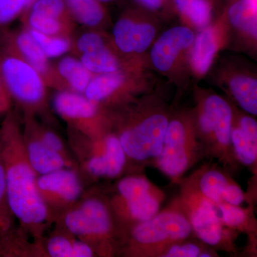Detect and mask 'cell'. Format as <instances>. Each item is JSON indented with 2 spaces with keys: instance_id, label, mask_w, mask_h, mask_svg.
I'll list each match as a JSON object with an SVG mask.
<instances>
[{
  "instance_id": "6da1fadb",
  "label": "cell",
  "mask_w": 257,
  "mask_h": 257,
  "mask_svg": "<svg viewBox=\"0 0 257 257\" xmlns=\"http://www.w3.org/2000/svg\"><path fill=\"white\" fill-rule=\"evenodd\" d=\"M0 162L13 215L29 229H40L50 220V214L39 192L37 174L29 162L23 135L12 114L0 127Z\"/></svg>"
},
{
  "instance_id": "7a4b0ae2",
  "label": "cell",
  "mask_w": 257,
  "mask_h": 257,
  "mask_svg": "<svg viewBox=\"0 0 257 257\" xmlns=\"http://www.w3.org/2000/svg\"><path fill=\"white\" fill-rule=\"evenodd\" d=\"M0 75L12 99L29 111L42 109L47 99V84L40 74L19 56L0 55Z\"/></svg>"
},
{
  "instance_id": "3957f363",
  "label": "cell",
  "mask_w": 257,
  "mask_h": 257,
  "mask_svg": "<svg viewBox=\"0 0 257 257\" xmlns=\"http://www.w3.org/2000/svg\"><path fill=\"white\" fill-rule=\"evenodd\" d=\"M63 221L71 234L88 243L110 234L113 226L109 209L102 201L94 197L74 204L65 211Z\"/></svg>"
},
{
  "instance_id": "277c9868",
  "label": "cell",
  "mask_w": 257,
  "mask_h": 257,
  "mask_svg": "<svg viewBox=\"0 0 257 257\" xmlns=\"http://www.w3.org/2000/svg\"><path fill=\"white\" fill-rule=\"evenodd\" d=\"M168 120L154 114L141 123L124 130L119 138L126 156L137 161L158 157L162 150Z\"/></svg>"
},
{
  "instance_id": "5b68a950",
  "label": "cell",
  "mask_w": 257,
  "mask_h": 257,
  "mask_svg": "<svg viewBox=\"0 0 257 257\" xmlns=\"http://www.w3.org/2000/svg\"><path fill=\"white\" fill-rule=\"evenodd\" d=\"M195 145L185 125L173 120L168 123L157 165L165 175L176 178L188 169Z\"/></svg>"
},
{
  "instance_id": "8992f818",
  "label": "cell",
  "mask_w": 257,
  "mask_h": 257,
  "mask_svg": "<svg viewBox=\"0 0 257 257\" xmlns=\"http://www.w3.org/2000/svg\"><path fill=\"white\" fill-rule=\"evenodd\" d=\"M191 231L192 226L185 216L166 211L141 221L134 228L132 236L139 244L151 246L186 239Z\"/></svg>"
},
{
  "instance_id": "52a82bcc",
  "label": "cell",
  "mask_w": 257,
  "mask_h": 257,
  "mask_svg": "<svg viewBox=\"0 0 257 257\" xmlns=\"http://www.w3.org/2000/svg\"><path fill=\"white\" fill-rule=\"evenodd\" d=\"M37 183L50 215L53 209L64 210L72 207L83 192L77 172L67 167L39 176Z\"/></svg>"
},
{
  "instance_id": "ba28073f",
  "label": "cell",
  "mask_w": 257,
  "mask_h": 257,
  "mask_svg": "<svg viewBox=\"0 0 257 257\" xmlns=\"http://www.w3.org/2000/svg\"><path fill=\"white\" fill-rule=\"evenodd\" d=\"M118 190L133 219L141 222L158 213L160 196L147 179L135 176L125 177L118 184Z\"/></svg>"
},
{
  "instance_id": "9c48e42d",
  "label": "cell",
  "mask_w": 257,
  "mask_h": 257,
  "mask_svg": "<svg viewBox=\"0 0 257 257\" xmlns=\"http://www.w3.org/2000/svg\"><path fill=\"white\" fill-rule=\"evenodd\" d=\"M54 107L71 126L87 137H94L92 122L98 114L97 103L83 94L69 90L60 91L54 97Z\"/></svg>"
},
{
  "instance_id": "30bf717a",
  "label": "cell",
  "mask_w": 257,
  "mask_h": 257,
  "mask_svg": "<svg viewBox=\"0 0 257 257\" xmlns=\"http://www.w3.org/2000/svg\"><path fill=\"white\" fill-rule=\"evenodd\" d=\"M8 52L28 62L40 74L47 86L57 88L60 91L65 90L55 67L50 63V59L44 53L28 29L19 32L10 39Z\"/></svg>"
},
{
  "instance_id": "8fae6325",
  "label": "cell",
  "mask_w": 257,
  "mask_h": 257,
  "mask_svg": "<svg viewBox=\"0 0 257 257\" xmlns=\"http://www.w3.org/2000/svg\"><path fill=\"white\" fill-rule=\"evenodd\" d=\"M91 153L84 160L86 170L95 177H117L126 163V155L119 138L106 137L101 143L95 144Z\"/></svg>"
},
{
  "instance_id": "7c38bea8",
  "label": "cell",
  "mask_w": 257,
  "mask_h": 257,
  "mask_svg": "<svg viewBox=\"0 0 257 257\" xmlns=\"http://www.w3.org/2000/svg\"><path fill=\"white\" fill-rule=\"evenodd\" d=\"M232 111L220 96H209L204 103L199 117V126L203 133L214 135L219 145L224 147L231 143Z\"/></svg>"
},
{
  "instance_id": "4fadbf2b",
  "label": "cell",
  "mask_w": 257,
  "mask_h": 257,
  "mask_svg": "<svg viewBox=\"0 0 257 257\" xmlns=\"http://www.w3.org/2000/svg\"><path fill=\"white\" fill-rule=\"evenodd\" d=\"M194 40V33L185 27H176L167 30L152 47V63L159 70L168 71L179 53L190 47Z\"/></svg>"
},
{
  "instance_id": "5bb4252c",
  "label": "cell",
  "mask_w": 257,
  "mask_h": 257,
  "mask_svg": "<svg viewBox=\"0 0 257 257\" xmlns=\"http://www.w3.org/2000/svg\"><path fill=\"white\" fill-rule=\"evenodd\" d=\"M23 135L29 162L37 175H46L63 168H71L69 163L58 152L51 150L38 138L31 121Z\"/></svg>"
},
{
  "instance_id": "9a60e30c",
  "label": "cell",
  "mask_w": 257,
  "mask_h": 257,
  "mask_svg": "<svg viewBox=\"0 0 257 257\" xmlns=\"http://www.w3.org/2000/svg\"><path fill=\"white\" fill-rule=\"evenodd\" d=\"M156 30L149 24L138 23L121 19L114 25L113 36L115 45L124 53H142L151 45Z\"/></svg>"
},
{
  "instance_id": "2e32d148",
  "label": "cell",
  "mask_w": 257,
  "mask_h": 257,
  "mask_svg": "<svg viewBox=\"0 0 257 257\" xmlns=\"http://www.w3.org/2000/svg\"><path fill=\"white\" fill-rule=\"evenodd\" d=\"M215 205L204 197H198L192 204L189 222L197 236L209 245L219 243L222 232Z\"/></svg>"
},
{
  "instance_id": "e0dca14e",
  "label": "cell",
  "mask_w": 257,
  "mask_h": 257,
  "mask_svg": "<svg viewBox=\"0 0 257 257\" xmlns=\"http://www.w3.org/2000/svg\"><path fill=\"white\" fill-rule=\"evenodd\" d=\"M231 142L240 162L252 165L257 157V124L256 120L244 116L240 121V127L231 130Z\"/></svg>"
},
{
  "instance_id": "ac0fdd59",
  "label": "cell",
  "mask_w": 257,
  "mask_h": 257,
  "mask_svg": "<svg viewBox=\"0 0 257 257\" xmlns=\"http://www.w3.org/2000/svg\"><path fill=\"white\" fill-rule=\"evenodd\" d=\"M65 90L84 94L94 74L91 73L79 59L67 56L55 67Z\"/></svg>"
},
{
  "instance_id": "d6986e66",
  "label": "cell",
  "mask_w": 257,
  "mask_h": 257,
  "mask_svg": "<svg viewBox=\"0 0 257 257\" xmlns=\"http://www.w3.org/2000/svg\"><path fill=\"white\" fill-rule=\"evenodd\" d=\"M193 43L191 56L193 69L198 74H205L212 63L217 49L214 31L211 29L204 30L197 35Z\"/></svg>"
},
{
  "instance_id": "ffe728a7",
  "label": "cell",
  "mask_w": 257,
  "mask_h": 257,
  "mask_svg": "<svg viewBox=\"0 0 257 257\" xmlns=\"http://www.w3.org/2000/svg\"><path fill=\"white\" fill-rule=\"evenodd\" d=\"M124 80V76L119 72L96 74L93 76L83 94L99 104L116 92Z\"/></svg>"
},
{
  "instance_id": "44dd1931",
  "label": "cell",
  "mask_w": 257,
  "mask_h": 257,
  "mask_svg": "<svg viewBox=\"0 0 257 257\" xmlns=\"http://www.w3.org/2000/svg\"><path fill=\"white\" fill-rule=\"evenodd\" d=\"M79 60L94 75L119 72V61L106 45L82 54Z\"/></svg>"
},
{
  "instance_id": "7402d4cb",
  "label": "cell",
  "mask_w": 257,
  "mask_h": 257,
  "mask_svg": "<svg viewBox=\"0 0 257 257\" xmlns=\"http://www.w3.org/2000/svg\"><path fill=\"white\" fill-rule=\"evenodd\" d=\"M229 87L235 99L243 110L256 115V79L244 75L235 76L230 80Z\"/></svg>"
},
{
  "instance_id": "603a6c76",
  "label": "cell",
  "mask_w": 257,
  "mask_h": 257,
  "mask_svg": "<svg viewBox=\"0 0 257 257\" xmlns=\"http://www.w3.org/2000/svg\"><path fill=\"white\" fill-rule=\"evenodd\" d=\"M228 15L233 26L256 37V0H240L229 8Z\"/></svg>"
},
{
  "instance_id": "cb8c5ba5",
  "label": "cell",
  "mask_w": 257,
  "mask_h": 257,
  "mask_svg": "<svg viewBox=\"0 0 257 257\" xmlns=\"http://www.w3.org/2000/svg\"><path fill=\"white\" fill-rule=\"evenodd\" d=\"M71 16L87 27L98 26L104 18L98 0H64Z\"/></svg>"
},
{
  "instance_id": "d4e9b609",
  "label": "cell",
  "mask_w": 257,
  "mask_h": 257,
  "mask_svg": "<svg viewBox=\"0 0 257 257\" xmlns=\"http://www.w3.org/2000/svg\"><path fill=\"white\" fill-rule=\"evenodd\" d=\"M29 29L50 36L70 37L72 23L30 11L28 18Z\"/></svg>"
},
{
  "instance_id": "484cf974",
  "label": "cell",
  "mask_w": 257,
  "mask_h": 257,
  "mask_svg": "<svg viewBox=\"0 0 257 257\" xmlns=\"http://www.w3.org/2000/svg\"><path fill=\"white\" fill-rule=\"evenodd\" d=\"M12 214L7 197L4 169L0 162V254H3L11 243Z\"/></svg>"
},
{
  "instance_id": "4316f807",
  "label": "cell",
  "mask_w": 257,
  "mask_h": 257,
  "mask_svg": "<svg viewBox=\"0 0 257 257\" xmlns=\"http://www.w3.org/2000/svg\"><path fill=\"white\" fill-rule=\"evenodd\" d=\"M28 30L49 59L60 57L72 50L73 42L70 37L50 36L31 29Z\"/></svg>"
},
{
  "instance_id": "83f0119b",
  "label": "cell",
  "mask_w": 257,
  "mask_h": 257,
  "mask_svg": "<svg viewBox=\"0 0 257 257\" xmlns=\"http://www.w3.org/2000/svg\"><path fill=\"white\" fill-rule=\"evenodd\" d=\"M175 3L179 11L198 28L207 26L211 9L207 0H175Z\"/></svg>"
},
{
  "instance_id": "f1b7e54d",
  "label": "cell",
  "mask_w": 257,
  "mask_h": 257,
  "mask_svg": "<svg viewBox=\"0 0 257 257\" xmlns=\"http://www.w3.org/2000/svg\"><path fill=\"white\" fill-rule=\"evenodd\" d=\"M228 184L227 179L221 172L211 170L202 176L199 187L203 196L217 206L222 202L221 194Z\"/></svg>"
},
{
  "instance_id": "f546056e",
  "label": "cell",
  "mask_w": 257,
  "mask_h": 257,
  "mask_svg": "<svg viewBox=\"0 0 257 257\" xmlns=\"http://www.w3.org/2000/svg\"><path fill=\"white\" fill-rule=\"evenodd\" d=\"M30 11L72 23V16L64 0H35Z\"/></svg>"
},
{
  "instance_id": "4dcf8cb0",
  "label": "cell",
  "mask_w": 257,
  "mask_h": 257,
  "mask_svg": "<svg viewBox=\"0 0 257 257\" xmlns=\"http://www.w3.org/2000/svg\"><path fill=\"white\" fill-rule=\"evenodd\" d=\"M75 240L64 234L52 236L47 241V253L52 257H74Z\"/></svg>"
},
{
  "instance_id": "1f68e13d",
  "label": "cell",
  "mask_w": 257,
  "mask_h": 257,
  "mask_svg": "<svg viewBox=\"0 0 257 257\" xmlns=\"http://www.w3.org/2000/svg\"><path fill=\"white\" fill-rule=\"evenodd\" d=\"M33 127L35 128L37 136L40 139L42 143L45 144L51 150L58 152L66 160L68 161L69 163L72 164L71 160H69L68 154H67V150H66L65 147H64L63 142L57 134L51 131V130L35 126V125H33Z\"/></svg>"
},
{
  "instance_id": "d6a6232c",
  "label": "cell",
  "mask_w": 257,
  "mask_h": 257,
  "mask_svg": "<svg viewBox=\"0 0 257 257\" xmlns=\"http://www.w3.org/2000/svg\"><path fill=\"white\" fill-rule=\"evenodd\" d=\"M25 8L27 0H0V25L11 23Z\"/></svg>"
},
{
  "instance_id": "836d02e7",
  "label": "cell",
  "mask_w": 257,
  "mask_h": 257,
  "mask_svg": "<svg viewBox=\"0 0 257 257\" xmlns=\"http://www.w3.org/2000/svg\"><path fill=\"white\" fill-rule=\"evenodd\" d=\"M105 45V42L99 34L87 32L82 34L75 42H73L72 49L74 48L76 52L80 55Z\"/></svg>"
},
{
  "instance_id": "e575fe53",
  "label": "cell",
  "mask_w": 257,
  "mask_h": 257,
  "mask_svg": "<svg viewBox=\"0 0 257 257\" xmlns=\"http://www.w3.org/2000/svg\"><path fill=\"white\" fill-rule=\"evenodd\" d=\"M221 211L223 221L229 226H239L245 219V214L242 209L237 206L231 205L226 202L217 204Z\"/></svg>"
},
{
  "instance_id": "d590c367",
  "label": "cell",
  "mask_w": 257,
  "mask_h": 257,
  "mask_svg": "<svg viewBox=\"0 0 257 257\" xmlns=\"http://www.w3.org/2000/svg\"><path fill=\"white\" fill-rule=\"evenodd\" d=\"M201 250L197 245L186 243L183 245H175L165 253L166 257H197L200 254Z\"/></svg>"
},
{
  "instance_id": "8d00e7d4",
  "label": "cell",
  "mask_w": 257,
  "mask_h": 257,
  "mask_svg": "<svg viewBox=\"0 0 257 257\" xmlns=\"http://www.w3.org/2000/svg\"><path fill=\"white\" fill-rule=\"evenodd\" d=\"M243 198L242 190L236 184H228L221 194L222 202L234 206L239 205L243 202Z\"/></svg>"
},
{
  "instance_id": "74e56055",
  "label": "cell",
  "mask_w": 257,
  "mask_h": 257,
  "mask_svg": "<svg viewBox=\"0 0 257 257\" xmlns=\"http://www.w3.org/2000/svg\"><path fill=\"white\" fill-rule=\"evenodd\" d=\"M11 96L0 75V114L9 110L11 105Z\"/></svg>"
},
{
  "instance_id": "f35d334b",
  "label": "cell",
  "mask_w": 257,
  "mask_h": 257,
  "mask_svg": "<svg viewBox=\"0 0 257 257\" xmlns=\"http://www.w3.org/2000/svg\"><path fill=\"white\" fill-rule=\"evenodd\" d=\"M138 1L152 10L158 9L162 4V0H138Z\"/></svg>"
},
{
  "instance_id": "ab89813d",
  "label": "cell",
  "mask_w": 257,
  "mask_h": 257,
  "mask_svg": "<svg viewBox=\"0 0 257 257\" xmlns=\"http://www.w3.org/2000/svg\"><path fill=\"white\" fill-rule=\"evenodd\" d=\"M35 0H27V8H30Z\"/></svg>"
},
{
  "instance_id": "60d3db41",
  "label": "cell",
  "mask_w": 257,
  "mask_h": 257,
  "mask_svg": "<svg viewBox=\"0 0 257 257\" xmlns=\"http://www.w3.org/2000/svg\"><path fill=\"white\" fill-rule=\"evenodd\" d=\"M98 1H101V2H109V1H111V0H98Z\"/></svg>"
}]
</instances>
